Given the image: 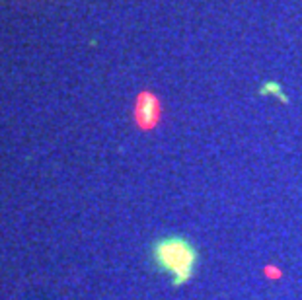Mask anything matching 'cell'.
Instances as JSON below:
<instances>
[{
	"instance_id": "6da1fadb",
	"label": "cell",
	"mask_w": 302,
	"mask_h": 300,
	"mask_svg": "<svg viewBox=\"0 0 302 300\" xmlns=\"http://www.w3.org/2000/svg\"><path fill=\"white\" fill-rule=\"evenodd\" d=\"M152 267L172 279L174 286H183L195 277L201 253L197 244L185 234H166L150 244Z\"/></svg>"
}]
</instances>
